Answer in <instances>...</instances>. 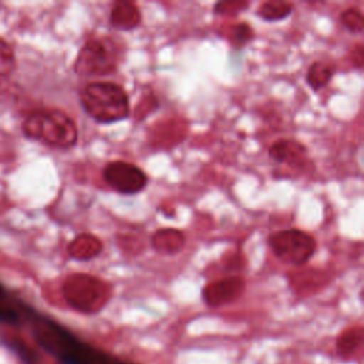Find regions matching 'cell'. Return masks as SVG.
<instances>
[{"label":"cell","mask_w":364,"mask_h":364,"mask_svg":"<svg viewBox=\"0 0 364 364\" xmlns=\"http://www.w3.org/2000/svg\"><path fill=\"white\" fill-rule=\"evenodd\" d=\"M84 111L98 124H114L129 117L127 91L111 81L88 82L80 94Z\"/></svg>","instance_id":"cell-1"},{"label":"cell","mask_w":364,"mask_h":364,"mask_svg":"<svg viewBox=\"0 0 364 364\" xmlns=\"http://www.w3.org/2000/svg\"><path fill=\"white\" fill-rule=\"evenodd\" d=\"M63 294L74 310L92 314L102 310L111 300L112 286L97 276L75 273L65 280Z\"/></svg>","instance_id":"cell-2"},{"label":"cell","mask_w":364,"mask_h":364,"mask_svg":"<svg viewBox=\"0 0 364 364\" xmlns=\"http://www.w3.org/2000/svg\"><path fill=\"white\" fill-rule=\"evenodd\" d=\"M122 47L109 36H95L85 41L75 61V71L87 77H102L117 71Z\"/></svg>","instance_id":"cell-3"},{"label":"cell","mask_w":364,"mask_h":364,"mask_svg":"<svg viewBox=\"0 0 364 364\" xmlns=\"http://www.w3.org/2000/svg\"><path fill=\"white\" fill-rule=\"evenodd\" d=\"M27 134L40 138L48 145L70 148L78 139L75 122L61 111H44L34 114L27 124Z\"/></svg>","instance_id":"cell-4"},{"label":"cell","mask_w":364,"mask_h":364,"mask_svg":"<svg viewBox=\"0 0 364 364\" xmlns=\"http://www.w3.org/2000/svg\"><path fill=\"white\" fill-rule=\"evenodd\" d=\"M273 255L283 263L291 266L306 264L317 249L316 239L300 229H284L269 236Z\"/></svg>","instance_id":"cell-5"},{"label":"cell","mask_w":364,"mask_h":364,"mask_svg":"<svg viewBox=\"0 0 364 364\" xmlns=\"http://www.w3.org/2000/svg\"><path fill=\"white\" fill-rule=\"evenodd\" d=\"M102 178L114 191L122 195H135L148 185L146 173L127 161L108 162L102 169Z\"/></svg>","instance_id":"cell-6"},{"label":"cell","mask_w":364,"mask_h":364,"mask_svg":"<svg viewBox=\"0 0 364 364\" xmlns=\"http://www.w3.org/2000/svg\"><path fill=\"white\" fill-rule=\"evenodd\" d=\"M245 289V279L242 276L233 274L208 283L202 290V299L210 307H220L237 300L243 294Z\"/></svg>","instance_id":"cell-7"},{"label":"cell","mask_w":364,"mask_h":364,"mask_svg":"<svg viewBox=\"0 0 364 364\" xmlns=\"http://www.w3.org/2000/svg\"><path fill=\"white\" fill-rule=\"evenodd\" d=\"M269 156L277 164H283L289 166H300L307 159V148L297 139L284 138L270 145Z\"/></svg>","instance_id":"cell-8"},{"label":"cell","mask_w":364,"mask_h":364,"mask_svg":"<svg viewBox=\"0 0 364 364\" xmlns=\"http://www.w3.org/2000/svg\"><path fill=\"white\" fill-rule=\"evenodd\" d=\"M142 14L139 7L128 0H118L109 11V23L115 30L129 31L141 26Z\"/></svg>","instance_id":"cell-9"},{"label":"cell","mask_w":364,"mask_h":364,"mask_svg":"<svg viewBox=\"0 0 364 364\" xmlns=\"http://www.w3.org/2000/svg\"><path fill=\"white\" fill-rule=\"evenodd\" d=\"M65 364H121L109 355L73 340L60 357Z\"/></svg>","instance_id":"cell-10"},{"label":"cell","mask_w":364,"mask_h":364,"mask_svg":"<svg viewBox=\"0 0 364 364\" xmlns=\"http://www.w3.org/2000/svg\"><path fill=\"white\" fill-rule=\"evenodd\" d=\"M151 246L162 255H176L185 246V233L175 228L158 229L151 236Z\"/></svg>","instance_id":"cell-11"},{"label":"cell","mask_w":364,"mask_h":364,"mask_svg":"<svg viewBox=\"0 0 364 364\" xmlns=\"http://www.w3.org/2000/svg\"><path fill=\"white\" fill-rule=\"evenodd\" d=\"M68 252L74 259L90 260L97 257L102 252V242L94 235L82 233L70 243Z\"/></svg>","instance_id":"cell-12"},{"label":"cell","mask_w":364,"mask_h":364,"mask_svg":"<svg viewBox=\"0 0 364 364\" xmlns=\"http://www.w3.org/2000/svg\"><path fill=\"white\" fill-rule=\"evenodd\" d=\"M363 328L360 326L348 327L336 340V351L341 358H351L361 347Z\"/></svg>","instance_id":"cell-13"},{"label":"cell","mask_w":364,"mask_h":364,"mask_svg":"<svg viewBox=\"0 0 364 364\" xmlns=\"http://www.w3.org/2000/svg\"><path fill=\"white\" fill-rule=\"evenodd\" d=\"M334 71L336 68L333 64L324 61H314L307 70L306 82L313 91H318L331 81Z\"/></svg>","instance_id":"cell-14"},{"label":"cell","mask_w":364,"mask_h":364,"mask_svg":"<svg viewBox=\"0 0 364 364\" xmlns=\"http://www.w3.org/2000/svg\"><path fill=\"white\" fill-rule=\"evenodd\" d=\"M293 11V4L282 0H270L264 1L259 6L256 14L264 21H280L287 18Z\"/></svg>","instance_id":"cell-15"},{"label":"cell","mask_w":364,"mask_h":364,"mask_svg":"<svg viewBox=\"0 0 364 364\" xmlns=\"http://www.w3.org/2000/svg\"><path fill=\"white\" fill-rule=\"evenodd\" d=\"M226 38L235 48H242L253 38V28L246 21L236 23L230 26L229 31L226 33Z\"/></svg>","instance_id":"cell-16"},{"label":"cell","mask_w":364,"mask_h":364,"mask_svg":"<svg viewBox=\"0 0 364 364\" xmlns=\"http://www.w3.org/2000/svg\"><path fill=\"white\" fill-rule=\"evenodd\" d=\"M340 23L347 31L353 34H360L364 30V17L358 7H348L341 11Z\"/></svg>","instance_id":"cell-17"},{"label":"cell","mask_w":364,"mask_h":364,"mask_svg":"<svg viewBox=\"0 0 364 364\" xmlns=\"http://www.w3.org/2000/svg\"><path fill=\"white\" fill-rule=\"evenodd\" d=\"M249 7L247 1H237V0H230V1H219L213 6V13L220 14V16H236L242 13L245 9Z\"/></svg>","instance_id":"cell-18"},{"label":"cell","mask_w":364,"mask_h":364,"mask_svg":"<svg viewBox=\"0 0 364 364\" xmlns=\"http://www.w3.org/2000/svg\"><path fill=\"white\" fill-rule=\"evenodd\" d=\"M0 320L6 323L17 321V313L13 307H10L6 301V294L3 287L0 286Z\"/></svg>","instance_id":"cell-19"},{"label":"cell","mask_w":364,"mask_h":364,"mask_svg":"<svg viewBox=\"0 0 364 364\" xmlns=\"http://www.w3.org/2000/svg\"><path fill=\"white\" fill-rule=\"evenodd\" d=\"M121 364H124V363H121Z\"/></svg>","instance_id":"cell-20"}]
</instances>
